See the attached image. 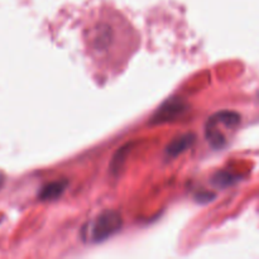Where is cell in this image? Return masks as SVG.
I'll list each match as a JSON object with an SVG mask.
<instances>
[{
    "mask_svg": "<svg viewBox=\"0 0 259 259\" xmlns=\"http://www.w3.org/2000/svg\"><path fill=\"white\" fill-rule=\"evenodd\" d=\"M240 123V115L232 110H222L210 116L205 125V136L212 148H223L227 143L222 129H235Z\"/></svg>",
    "mask_w": 259,
    "mask_h": 259,
    "instance_id": "2",
    "label": "cell"
},
{
    "mask_svg": "<svg viewBox=\"0 0 259 259\" xmlns=\"http://www.w3.org/2000/svg\"><path fill=\"white\" fill-rule=\"evenodd\" d=\"M128 147L129 144L121 147V148L116 152L115 156H114L113 161H111V166H110L111 169H113V172H118L119 168L121 167V164H123V162L125 161V157L126 154H128Z\"/></svg>",
    "mask_w": 259,
    "mask_h": 259,
    "instance_id": "7",
    "label": "cell"
},
{
    "mask_svg": "<svg viewBox=\"0 0 259 259\" xmlns=\"http://www.w3.org/2000/svg\"><path fill=\"white\" fill-rule=\"evenodd\" d=\"M235 180H237L235 179V176H233L232 174H229V172H225V171L218 172V174L212 177V182H214L217 186H220V187L230 186V185L234 184Z\"/></svg>",
    "mask_w": 259,
    "mask_h": 259,
    "instance_id": "6",
    "label": "cell"
},
{
    "mask_svg": "<svg viewBox=\"0 0 259 259\" xmlns=\"http://www.w3.org/2000/svg\"><path fill=\"white\" fill-rule=\"evenodd\" d=\"M187 109H189V104L184 99L174 96L162 103V105L154 111L149 123L151 125H158V124L174 121L175 119L184 115Z\"/></svg>",
    "mask_w": 259,
    "mask_h": 259,
    "instance_id": "3",
    "label": "cell"
},
{
    "mask_svg": "<svg viewBox=\"0 0 259 259\" xmlns=\"http://www.w3.org/2000/svg\"><path fill=\"white\" fill-rule=\"evenodd\" d=\"M195 141H196V136L194 133H186L176 137L166 147V157L167 158H175V157L180 156L189 148H191Z\"/></svg>",
    "mask_w": 259,
    "mask_h": 259,
    "instance_id": "4",
    "label": "cell"
},
{
    "mask_svg": "<svg viewBox=\"0 0 259 259\" xmlns=\"http://www.w3.org/2000/svg\"><path fill=\"white\" fill-rule=\"evenodd\" d=\"M67 180H57V181L48 182L40 189L38 197L42 201H53V200L60 199L67 189Z\"/></svg>",
    "mask_w": 259,
    "mask_h": 259,
    "instance_id": "5",
    "label": "cell"
},
{
    "mask_svg": "<svg viewBox=\"0 0 259 259\" xmlns=\"http://www.w3.org/2000/svg\"><path fill=\"white\" fill-rule=\"evenodd\" d=\"M111 34H110V28L104 27L99 29V34L95 38V46L96 48H103L110 42Z\"/></svg>",
    "mask_w": 259,
    "mask_h": 259,
    "instance_id": "8",
    "label": "cell"
},
{
    "mask_svg": "<svg viewBox=\"0 0 259 259\" xmlns=\"http://www.w3.org/2000/svg\"><path fill=\"white\" fill-rule=\"evenodd\" d=\"M123 227V218L116 210H105L83 228V238L91 243H101L109 239Z\"/></svg>",
    "mask_w": 259,
    "mask_h": 259,
    "instance_id": "1",
    "label": "cell"
}]
</instances>
